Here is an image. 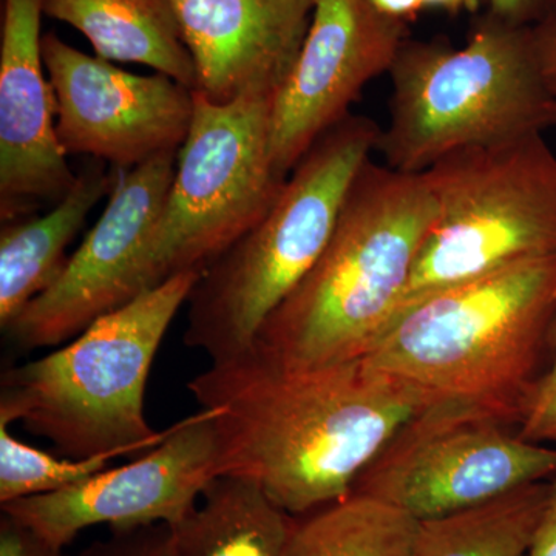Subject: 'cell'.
<instances>
[{
    "instance_id": "cell-24",
    "label": "cell",
    "mask_w": 556,
    "mask_h": 556,
    "mask_svg": "<svg viewBox=\"0 0 556 556\" xmlns=\"http://www.w3.org/2000/svg\"><path fill=\"white\" fill-rule=\"evenodd\" d=\"M490 16L515 27H533L556 9V0H489Z\"/></svg>"
},
{
    "instance_id": "cell-15",
    "label": "cell",
    "mask_w": 556,
    "mask_h": 556,
    "mask_svg": "<svg viewBox=\"0 0 556 556\" xmlns=\"http://www.w3.org/2000/svg\"><path fill=\"white\" fill-rule=\"evenodd\" d=\"M195 61L197 91L230 102L276 94L294 67L316 0H172Z\"/></svg>"
},
{
    "instance_id": "cell-26",
    "label": "cell",
    "mask_w": 556,
    "mask_h": 556,
    "mask_svg": "<svg viewBox=\"0 0 556 556\" xmlns=\"http://www.w3.org/2000/svg\"><path fill=\"white\" fill-rule=\"evenodd\" d=\"M541 75L556 104V9L532 27Z\"/></svg>"
},
{
    "instance_id": "cell-29",
    "label": "cell",
    "mask_w": 556,
    "mask_h": 556,
    "mask_svg": "<svg viewBox=\"0 0 556 556\" xmlns=\"http://www.w3.org/2000/svg\"><path fill=\"white\" fill-rule=\"evenodd\" d=\"M489 3V0H422L424 9L431 7V9H441L448 11V13H477L482 7Z\"/></svg>"
},
{
    "instance_id": "cell-14",
    "label": "cell",
    "mask_w": 556,
    "mask_h": 556,
    "mask_svg": "<svg viewBox=\"0 0 556 556\" xmlns=\"http://www.w3.org/2000/svg\"><path fill=\"white\" fill-rule=\"evenodd\" d=\"M42 0H3L0 33V219L36 215L75 185L56 135L42 60Z\"/></svg>"
},
{
    "instance_id": "cell-27",
    "label": "cell",
    "mask_w": 556,
    "mask_h": 556,
    "mask_svg": "<svg viewBox=\"0 0 556 556\" xmlns=\"http://www.w3.org/2000/svg\"><path fill=\"white\" fill-rule=\"evenodd\" d=\"M529 556H556V475L548 479L546 506L538 522Z\"/></svg>"
},
{
    "instance_id": "cell-1",
    "label": "cell",
    "mask_w": 556,
    "mask_h": 556,
    "mask_svg": "<svg viewBox=\"0 0 556 556\" xmlns=\"http://www.w3.org/2000/svg\"><path fill=\"white\" fill-rule=\"evenodd\" d=\"M188 388L214 415L219 477L255 482L291 517L350 496L388 441L431 408L362 357L287 371L241 356Z\"/></svg>"
},
{
    "instance_id": "cell-3",
    "label": "cell",
    "mask_w": 556,
    "mask_h": 556,
    "mask_svg": "<svg viewBox=\"0 0 556 556\" xmlns=\"http://www.w3.org/2000/svg\"><path fill=\"white\" fill-rule=\"evenodd\" d=\"M437 217L426 175L369 161L324 254L243 356L287 371L364 357L396 313Z\"/></svg>"
},
{
    "instance_id": "cell-25",
    "label": "cell",
    "mask_w": 556,
    "mask_h": 556,
    "mask_svg": "<svg viewBox=\"0 0 556 556\" xmlns=\"http://www.w3.org/2000/svg\"><path fill=\"white\" fill-rule=\"evenodd\" d=\"M518 433L526 441L536 444H556V386L541 394Z\"/></svg>"
},
{
    "instance_id": "cell-11",
    "label": "cell",
    "mask_w": 556,
    "mask_h": 556,
    "mask_svg": "<svg viewBox=\"0 0 556 556\" xmlns=\"http://www.w3.org/2000/svg\"><path fill=\"white\" fill-rule=\"evenodd\" d=\"M219 477L214 415L201 408L179 420L148 455L108 468L83 484L3 504L2 514L65 548L83 530L178 525Z\"/></svg>"
},
{
    "instance_id": "cell-8",
    "label": "cell",
    "mask_w": 556,
    "mask_h": 556,
    "mask_svg": "<svg viewBox=\"0 0 556 556\" xmlns=\"http://www.w3.org/2000/svg\"><path fill=\"white\" fill-rule=\"evenodd\" d=\"M195 108L174 181L135 269V298L182 273H203L254 228L287 185L270 155L276 94Z\"/></svg>"
},
{
    "instance_id": "cell-17",
    "label": "cell",
    "mask_w": 556,
    "mask_h": 556,
    "mask_svg": "<svg viewBox=\"0 0 556 556\" xmlns=\"http://www.w3.org/2000/svg\"><path fill=\"white\" fill-rule=\"evenodd\" d=\"M43 16L72 25L98 58L131 62L195 90V61L172 0H42Z\"/></svg>"
},
{
    "instance_id": "cell-16",
    "label": "cell",
    "mask_w": 556,
    "mask_h": 556,
    "mask_svg": "<svg viewBox=\"0 0 556 556\" xmlns=\"http://www.w3.org/2000/svg\"><path fill=\"white\" fill-rule=\"evenodd\" d=\"M91 160L67 195L47 214L2 223L0 230V327L5 328L33 299L61 276L65 251L104 197L112 193L119 172Z\"/></svg>"
},
{
    "instance_id": "cell-30",
    "label": "cell",
    "mask_w": 556,
    "mask_h": 556,
    "mask_svg": "<svg viewBox=\"0 0 556 556\" xmlns=\"http://www.w3.org/2000/svg\"><path fill=\"white\" fill-rule=\"evenodd\" d=\"M555 386H556V357H555L554 368H552L551 376H548L546 386H544L543 391H541V394L546 393L547 390H551V388H554Z\"/></svg>"
},
{
    "instance_id": "cell-10",
    "label": "cell",
    "mask_w": 556,
    "mask_h": 556,
    "mask_svg": "<svg viewBox=\"0 0 556 556\" xmlns=\"http://www.w3.org/2000/svg\"><path fill=\"white\" fill-rule=\"evenodd\" d=\"M42 60L65 155L126 172L185 144L195 108L189 87L163 73L134 75L51 31L42 36Z\"/></svg>"
},
{
    "instance_id": "cell-13",
    "label": "cell",
    "mask_w": 556,
    "mask_h": 556,
    "mask_svg": "<svg viewBox=\"0 0 556 556\" xmlns=\"http://www.w3.org/2000/svg\"><path fill=\"white\" fill-rule=\"evenodd\" d=\"M407 39V22L383 16L368 0H316L308 35L270 113V155L281 177L351 115L362 90L390 72Z\"/></svg>"
},
{
    "instance_id": "cell-5",
    "label": "cell",
    "mask_w": 556,
    "mask_h": 556,
    "mask_svg": "<svg viewBox=\"0 0 556 556\" xmlns=\"http://www.w3.org/2000/svg\"><path fill=\"white\" fill-rule=\"evenodd\" d=\"M380 131L371 118L351 113L311 146L268 214L201 273L186 302V345L212 364L251 350L327 249Z\"/></svg>"
},
{
    "instance_id": "cell-4",
    "label": "cell",
    "mask_w": 556,
    "mask_h": 556,
    "mask_svg": "<svg viewBox=\"0 0 556 556\" xmlns=\"http://www.w3.org/2000/svg\"><path fill=\"white\" fill-rule=\"evenodd\" d=\"M201 274L182 273L94 320L53 353L3 371L0 420H21L65 457L152 450L169 434L146 417L150 368Z\"/></svg>"
},
{
    "instance_id": "cell-2",
    "label": "cell",
    "mask_w": 556,
    "mask_h": 556,
    "mask_svg": "<svg viewBox=\"0 0 556 556\" xmlns=\"http://www.w3.org/2000/svg\"><path fill=\"white\" fill-rule=\"evenodd\" d=\"M556 357V254L522 260L405 311L364 362L431 408L468 409L519 427Z\"/></svg>"
},
{
    "instance_id": "cell-18",
    "label": "cell",
    "mask_w": 556,
    "mask_h": 556,
    "mask_svg": "<svg viewBox=\"0 0 556 556\" xmlns=\"http://www.w3.org/2000/svg\"><path fill=\"white\" fill-rule=\"evenodd\" d=\"M203 501L170 526L172 556H283L294 519L262 486L240 477H217Z\"/></svg>"
},
{
    "instance_id": "cell-19",
    "label": "cell",
    "mask_w": 556,
    "mask_h": 556,
    "mask_svg": "<svg viewBox=\"0 0 556 556\" xmlns=\"http://www.w3.org/2000/svg\"><path fill=\"white\" fill-rule=\"evenodd\" d=\"M548 481L532 482L447 517L419 521L416 556H529Z\"/></svg>"
},
{
    "instance_id": "cell-9",
    "label": "cell",
    "mask_w": 556,
    "mask_h": 556,
    "mask_svg": "<svg viewBox=\"0 0 556 556\" xmlns=\"http://www.w3.org/2000/svg\"><path fill=\"white\" fill-rule=\"evenodd\" d=\"M556 475V448L468 409L428 408L408 420L362 471L351 495L417 521L447 517Z\"/></svg>"
},
{
    "instance_id": "cell-22",
    "label": "cell",
    "mask_w": 556,
    "mask_h": 556,
    "mask_svg": "<svg viewBox=\"0 0 556 556\" xmlns=\"http://www.w3.org/2000/svg\"><path fill=\"white\" fill-rule=\"evenodd\" d=\"M108 540L97 541L78 556H172L169 525L112 530Z\"/></svg>"
},
{
    "instance_id": "cell-28",
    "label": "cell",
    "mask_w": 556,
    "mask_h": 556,
    "mask_svg": "<svg viewBox=\"0 0 556 556\" xmlns=\"http://www.w3.org/2000/svg\"><path fill=\"white\" fill-rule=\"evenodd\" d=\"M368 3L383 16L404 22L415 20L424 10L422 0H368Z\"/></svg>"
},
{
    "instance_id": "cell-20",
    "label": "cell",
    "mask_w": 556,
    "mask_h": 556,
    "mask_svg": "<svg viewBox=\"0 0 556 556\" xmlns=\"http://www.w3.org/2000/svg\"><path fill=\"white\" fill-rule=\"evenodd\" d=\"M419 525L382 501L350 495L295 521L283 556H416Z\"/></svg>"
},
{
    "instance_id": "cell-6",
    "label": "cell",
    "mask_w": 556,
    "mask_h": 556,
    "mask_svg": "<svg viewBox=\"0 0 556 556\" xmlns=\"http://www.w3.org/2000/svg\"><path fill=\"white\" fill-rule=\"evenodd\" d=\"M388 73L390 119L378 150L394 170L422 174L456 150L556 126L532 27L485 14L460 49L408 38Z\"/></svg>"
},
{
    "instance_id": "cell-12",
    "label": "cell",
    "mask_w": 556,
    "mask_h": 556,
    "mask_svg": "<svg viewBox=\"0 0 556 556\" xmlns=\"http://www.w3.org/2000/svg\"><path fill=\"white\" fill-rule=\"evenodd\" d=\"M178 152L119 172L108 207L61 276L3 328L14 345L60 346L135 299V269L169 193Z\"/></svg>"
},
{
    "instance_id": "cell-7",
    "label": "cell",
    "mask_w": 556,
    "mask_h": 556,
    "mask_svg": "<svg viewBox=\"0 0 556 556\" xmlns=\"http://www.w3.org/2000/svg\"><path fill=\"white\" fill-rule=\"evenodd\" d=\"M422 174L438 217L390 325L444 289L556 254V155L543 135L456 150Z\"/></svg>"
},
{
    "instance_id": "cell-23",
    "label": "cell",
    "mask_w": 556,
    "mask_h": 556,
    "mask_svg": "<svg viewBox=\"0 0 556 556\" xmlns=\"http://www.w3.org/2000/svg\"><path fill=\"white\" fill-rule=\"evenodd\" d=\"M0 556H67L60 548L33 532L27 526L2 514L0 519Z\"/></svg>"
},
{
    "instance_id": "cell-21",
    "label": "cell",
    "mask_w": 556,
    "mask_h": 556,
    "mask_svg": "<svg viewBox=\"0 0 556 556\" xmlns=\"http://www.w3.org/2000/svg\"><path fill=\"white\" fill-rule=\"evenodd\" d=\"M119 456L127 455L109 452L86 459L50 455L14 438L9 424L0 420V504L83 484Z\"/></svg>"
}]
</instances>
